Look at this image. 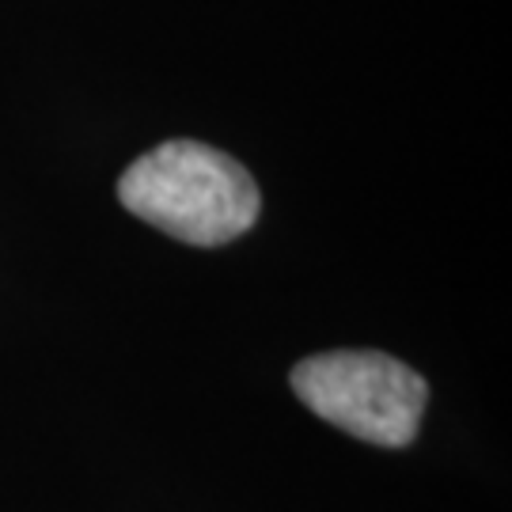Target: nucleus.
I'll use <instances>...</instances> for the list:
<instances>
[{
    "instance_id": "f257e3e1",
    "label": "nucleus",
    "mask_w": 512,
    "mask_h": 512,
    "mask_svg": "<svg viewBox=\"0 0 512 512\" xmlns=\"http://www.w3.org/2000/svg\"><path fill=\"white\" fill-rule=\"evenodd\" d=\"M118 198L133 217L190 247H224L262 213L251 171L202 141H167L133 160Z\"/></svg>"
},
{
    "instance_id": "f03ea898",
    "label": "nucleus",
    "mask_w": 512,
    "mask_h": 512,
    "mask_svg": "<svg viewBox=\"0 0 512 512\" xmlns=\"http://www.w3.org/2000/svg\"><path fill=\"white\" fill-rule=\"evenodd\" d=\"M296 399L349 437L406 448L418 437L429 387L414 368L376 349H334L293 368Z\"/></svg>"
}]
</instances>
